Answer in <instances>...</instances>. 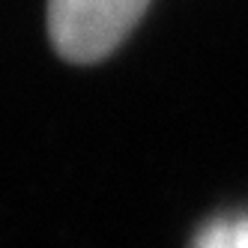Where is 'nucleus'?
<instances>
[{"label":"nucleus","instance_id":"obj_1","mask_svg":"<svg viewBox=\"0 0 248 248\" xmlns=\"http://www.w3.org/2000/svg\"><path fill=\"white\" fill-rule=\"evenodd\" d=\"M150 0H48V33L69 63H99L132 33Z\"/></svg>","mask_w":248,"mask_h":248},{"label":"nucleus","instance_id":"obj_2","mask_svg":"<svg viewBox=\"0 0 248 248\" xmlns=\"http://www.w3.org/2000/svg\"><path fill=\"white\" fill-rule=\"evenodd\" d=\"M194 248H248V212L212 221L194 239Z\"/></svg>","mask_w":248,"mask_h":248}]
</instances>
